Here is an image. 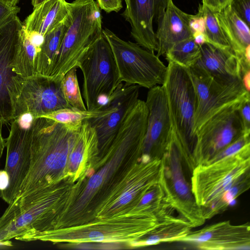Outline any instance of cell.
Wrapping results in <instances>:
<instances>
[{
	"instance_id": "obj_1",
	"label": "cell",
	"mask_w": 250,
	"mask_h": 250,
	"mask_svg": "<svg viewBox=\"0 0 250 250\" xmlns=\"http://www.w3.org/2000/svg\"><path fill=\"white\" fill-rule=\"evenodd\" d=\"M148 111L142 104L133 106L127 113L113 142L103 158H107L103 167L84 184L79 181L70 191L66 203L58 216L56 224L59 227L77 225L96 197L108 187L111 178L123 166L127 158H139L147 126ZM104 193V192H103Z\"/></svg>"
},
{
	"instance_id": "obj_2",
	"label": "cell",
	"mask_w": 250,
	"mask_h": 250,
	"mask_svg": "<svg viewBox=\"0 0 250 250\" xmlns=\"http://www.w3.org/2000/svg\"><path fill=\"white\" fill-rule=\"evenodd\" d=\"M82 124H63L44 117L34 119L29 168L14 201L31 196L63 180L70 181L67 171L68 156Z\"/></svg>"
},
{
	"instance_id": "obj_3",
	"label": "cell",
	"mask_w": 250,
	"mask_h": 250,
	"mask_svg": "<svg viewBox=\"0 0 250 250\" xmlns=\"http://www.w3.org/2000/svg\"><path fill=\"white\" fill-rule=\"evenodd\" d=\"M190 184L206 220L225 211L250 188V145L212 163L198 166Z\"/></svg>"
},
{
	"instance_id": "obj_4",
	"label": "cell",
	"mask_w": 250,
	"mask_h": 250,
	"mask_svg": "<svg viewBox=\"0 0 250 250\" xmlns=\"http://www.w3.org/2000/svg\"><path fill=\"white\" fill-rule=\"evenodd\" d=\"M151 215L140 211L104 219H94L82 224L49 229L35 236L30 241L53 244L115 243L128 248L152 230L159 223Z\"/></svg>"
},
{
	"instance_id": "obj_5",
	"label": "cell",
	"mask_w": 250,
	"mask_h": 250,
	"mask_svg": "<svg viewBox=\"0 0 250 250\" xmlns=\"http://www.w3.org/2000/svg\"><path fill=\"white\" fill-rule=\"evenodd\" d=\"M60 183L21 202L9 204L0 217V241L30 242L47 229L63 206L71 188Z\"/></svg>"
},
{
	"instance_id": "obj_6",
	"label": "cell",
	"mask_w": 250,
	"mask_h": 250,
	"mask_svg": "<svg viewBox=\"0 0 250 250\" xmlns=\"http://www.w3.org/2000/svg\"><path fill=\"white\" fill-rule=\"evenodd\" d=\"M163 169L162 159L142 154L129 164L115 183L104 193L93 215L101 219L136 211L143 195L159 183Z\"/></svg>"
},
{
	"instance_id": "obj_7",
	"label": "cell",
	"mask_w": 250,
	"mask_h": 250,
	"mask_svg": "<svg viewBox=\"0 0 250 250\" xmlns=\"http://www.w3.org/2000/svg\"><path fill=\"white\" fill-rule=\"evenodd\" d=\"M167 102L172 127L177 135L176 146L187 172L191 174L196 166L192 158L195 96L187 68L168 62L162 84Z\"/></svg>"
},
{
	"instance_id": "obj_8",
	"label": "cell",
	"mask_w": 250,
	"mask_h": 250,
	"mask_svg": "<svg viewBox=\"0 0 250 250\" xmlns=\"http://www.w3.org/2000/svg\"><path fill=\"white\" fill-rule=\"evenodd\" d=\"M68 5L67 26L50 76L59 80L77 68L82 57L103 35L100 8L95 0H75Z\"/></svg>"
},
{
	"instance_id": "obj_9",
	"label": "cell",
	"mask_w": 250,
	"mask_h": 250,
	"mask_svg": "<svg viewBox=\"0 0 250 250\" xmlns=\"http://www.w3.org/2000/svg\"><path fill=\"white\" fill-rule=\"evenodd\" d=\"M77 67L83 75V96L87 110L101 109L122 83L111 47L103 35L82 57Z\"/></svg>"
},
{
	"instance_id": "obj_10",
	"label": "cell",
	"mask_w": 250,
	"mask_h": 250,
	"mask_svg": "<svg viewBox=\"0 0 250 250\" xmlns=\"http://www.w3.org/2000/svg\"><path fill=\"white\" fill-rule=\"evenodd\" d=\"M103 34L111 47L122 83L148 89L163 84L167 66L154 52L121 39L108 29H103Z\"/></svg>"
},
{
	"instance_id": "obj_11",
	"label": "cell",
	"mask_w": 250,
	"mask_h": 250,
	"mask_svg": "<svg viewBox=\"0 0 250 250\" xmlns=\"http://www.w3.org/2000/svg\"><path fill=\"white\" fill-rule=\"evenodd\" d=\"M13 86L9 90L13 120L29 113L36 118L60 109L72 108L65 100L61 88V80L36 75L12 77Z\"/></svg>"
},
{
	"instance_id": "obj_12",
	"label": "cell",
	"mask_w": 250,
	"mask_h": 250,
	"mask_svg": "<svg viewBox=\"0 0 250 250\" xmlns=\"http://www.w3.org/2000/svg\"><path fill=\"white\" fill-rule=\"evenodd\" d=\"M240 102L218 112L196 131L192 151L196 167L217 161L227 147L244 133H250L246 132L241 121L238 112Z\"/></svg>"
},
{
	"instance_id": "obj_13",
	"label": "cell",
	"mask_w": 250,
	"mask_h": 250,
	"mask_svg": "<svg viewBox=\"0 0 250 250\" xmlns=\"http://www.w3.org/2000/svg\"><path fill=\"white\" fill-rule=\"evenodd\" d=\"M162 159L163 169L159 183L166 202L192 228L202 226L206 220L192 194L190 184L185 175V169L171 135Z\"/></svg>"
},
{
	"instance_id": "obj_14",
	"label": "cell",
	"mask_w": 250,
	"mask_h": 250,
	"mask_svg": "<svg viewBox=\"0 0 250 250\" xmlns=\"http://www.w3.org/2000/svg\"><path fill=\"white\" fill-rule=\"evenodd\" d=\"M195 96V132L211 117L224 108L250 96L241 79L230 83H221L191 67L187 68Z\"/></svg>"
},
{
	"instance_id": "obj_15",
	"label": "cell",
	"mask_w": 250,
	"mask_h": 250,
	"mask_svg": "<svg viewBox=\"0 0 250 250\" xmlns=\"http://www.w3.org/2000/svg\"><path fill=\"white\" fill-rule=\"evenodd\" d=\"M140 86L121 83L104 106L107 112L87 121L96 131L100 156H104L117 133L127 113L139 100Z\"/></svg>"
},
{
	"instance_id": "obj_16",
	"label": "cell",
	"mask_w": 250,
	"mask_h": 250,
	"mask_svg": "<svg viewBox=\"0 0 250 250\" xmlns=\"http://www.w3.org/2000/svg\"><path fill=\"white\" fill-rule=\"evenodd\" d=\"M31 137L32 125L30 127H23L16 119L12 121L5 140L6 157L4 168L9 176V184L5 190L0 191V197L8 205L17 197L28 171Z\"/></svg>"
},
{
	"instance_id": "obj_17",
	"label": "cell",
	"mask_w": 250,
	"mask_h": 250,
	"mask_svg": "<svg viewBox=\"0 0 250 250\" xmlns=\"http://www.w3.org/2000/svg\"><path fill=\"white\" fill-rule=\"evenodd\" d=\"M145 103L148 116L143 154L152 158L162 159L168 145L172 128L163 85H158L149 89Z\"/></svg>"
},
{
	"instance_id": "obj_18",
	"label": "cell",
	"mask_w": 250,
	"mask_h": 250,
	"mask_svg": "<svg viewBox=\"0 0 250 250\" xmlns=\"http://www.w3.org/2000/svg\"><path fill=\"white\" fill-rule=\"evenodd\" d=\"M179 242L201 250H250V226L249 223L233 225L224 221L190 231Z\"/></svg>"
},
{
	"instance_id": "obj_19",
	"label": "cell",
	"mask_w": 250,
	"mask_h": 250,
	"mask_svg": "<svg viewBox=\"0 0 250 250\" xmlns=\"http://www.w3.org/2000/svg\"><path fill=\"white\" fill-rule=\"evenodd\" d=\"M23 27L17 15L11 16L0 25V125L13 121L9 90L13 86L11 64Z\"/></svg>"
},
{
	"instance_id": "obj_20",
	"label": "cell",
	"mask_w": 250,
	"mask_h": 250,
	"mask_svg": "<svg viewBox=\"0 0 250 250\" xmlns=\"http://www.w3.org/2000/svg\"><path fill=\"white\" fill-rule=\"evenodd\" d=\"M125 8L121 14L131 26V35L136 43L154 52L157 42L154 21L167 0H124Z\"/></svg>"
},
{
	"instance_id": "obj_21",
	"label": "cell",
	"mask_w": 250,
	"mask_h": 250,
	"mask_svg": "<svg viewBox=\"0 0 250 250\" xmlns=\"http://www.w3.org/2000/svg\"><path fill=\"white\" fill-rule=\"evenodd\" d=\"M200 55L192 66L224 83L241 79L239 59L232 50L223 49L209 43L200 46Z\"/></svg>"
},
{
	"instance_id": "obj_22",
	"label": "cell",
	"mask_w": 250,
	"mask_h": 250,
	"mask_svg": "<svg viewBox=\"0 0 250 250\" xmlns=\"http://www.w3.org/2000/svg\"><path fill=\"white\" fill-rule=\"evenodd\" d=\"M99 158L98 140L94 128L87 120L83 122L75 144L68 159L67 167L69 179L73 183L82 180L93 171L92 167ZM89 177V176H88Z\"/></svg>"
},
{
	"instance_id": "obj_23",
	"label": "cell",
	"mask_w": 250,
	"mask_h": 250,
	"mask_svg": "<svg viewBox=\"0 0 250 250\" xmlns=\"http://www.w3.org/2000/svg\"><path fill=\"white\" fill-rule=\"evenodd\" d=\"M190 15L179 9L172 0H167L155 21L157 23L156 55L158 57L165 55L174 44L192 37L189 26Z\"/></svg>"
},
{
	"instance_id": "obj_24",
	"label": "cell",
	"mask_w": 250,
	"mask_h": 250,
	"mask_svg": "<svg viewBox=\"0 0 250 250\" xmlns=\"http://www.w3.org/2000/svg\"><path fill=\"white\" fill-rule=\"evenodd\" d=\"M69 11L68 2L65 0H47L33 7L22 22L23 28L44 37L65 20Z\"/></svg>"
},
{
	"instance_id": "obj_25",
	"label": "cell",
	"mask_w": 250,
	"mask_h": 250,
	"mask_svg": "<svg viewBox=\"0 0 250 250\" xmlns=\"http://www.w3.org/2000/svg\"><path fill=\"white\" fill-rule=\"evenodd\" d=\"M215 13L231 49L240 61H245L244 53L250 45V26L238 17L230 4Z\"/></svg>"
},
{
	"instance_id": "obj_26",
	"label": "cell",
	"mask_w": 250,
	"mask_h": 250,
	"mask_svg": "<svg viewBox=\"0 0 250 250\" xmlns=\"http://www.w3.org/2000/svg\"><path fill=\"white\" fill-rule=\"evenodd\" d=\"M192 228L185 219L172 215L159 222L150 232L131 243L130 248L157 245L164 242H179Z\"/></svg>"
},
{
	"instance_id": "obj_27",
	"label": "cell",
	"mask_w": 250,
	"mask_h": 250,
	"mask_svg": "<svg viewBox=\"0 0 250 250\" xmlns=\"http://www.w3.org/2000/svg\"><path fill=\"white\" fill-rule=\"evenodd\" d=\"M67 26V17L62 23L44 36L37 57L38 75L51 76L57 53Z\"/></svg>"
},
{
	"instance_id": "obj_28",
	"label": "cell",
	"mask_w": 250,
	"mask_h": 250,
	"mask_svg": "<svg viewBox=\"0 0 250 250\" xmlns=\"http://www.w3.org/2000/svg\"><path fill=\"white\" fill-rule=\"evenodd\" d=\"M200 51V46L195 43L192 37L174 44L165 55L168 62L188 68L196 62Z\"/></svg>"
},
{
	"instance_id": "obj_29",
	"label": "cell",
	"mask_w": 250,
	"mask_h": 250,
	"mask_svg": "<svg viewBox=\"0 0 250 250\" xmlns=\"http://www.w3.org/2000/svg\"><path fill=\"white\" fill-rule=\"evenodd\" d=\"M198 9L200 10L204 17V34L208 43L221 49L232 50L218 22L215 12L203 4H199Z\"/></svg>"
},
{
	"instance_id": "obj_30",
	"label": "cell",
	"mask_w": 250,
	"mask_h": 250,
	"mask_svg": "<svg viewBox=\"0 0 250 250\" xmlns=\"http://www.w3.org/2000/svg\"><path fill=\"white\" fill-rule=\"evenodd\" d=\"M107 112L104 105L102 108L92 111L81 110L74 108L60 109L42 117L66 125L82 124L83 121L100 116Z\"/></svg>"
},
{
	"instance_id": "obj_31",
	"label": "cell",
	"mask_w": 250,
	"mask_h": 250,
	"mask_svg": "<svg viewBox=\"0 0 250 250\" xmlns=\"http://www.w3.org/2000/svg\"><path fill=\"white\" fill-rule=\"evenodd\" d=\"M61 88L67 103L71 107L86 110L79 88L77 75V67L67 72L61 80Z\"/></svg>"
},
{
	"instance_id": "obj_32",
	"label": "cell",
	"mask_w": 250,
	"mask_h": 250,
	"mask_svg": "<svg viewBox=\"0 0 250 250\" xmlns=\"http://www.w3.org/2000/svg\"><path fill=\"white\" fill-rule=\"evenodd\" d=\"M230 4L238 17L250 26V0H232Z\"/></svg>"
},
{
	"instance_id": "obj_33",
	"label": "cell",
	"mask_w": 250,
	"mask_h": 250,
	"mask_svg": "<svg viewBox=\"0 0 250 250\" xmlns=\"http://www.w3.org/2000/svg\"><path fill=\"white\" fill-rule=\"evenodd\" d=\"M250 96L240 102L238 112L246 132H250Z\"/></svg>"
},
{
	"instance_id": "obj_34",
	"label": "cell",
	"mask_w": 250,
	"mask_h": 250,
	"mask_svg": "<svg viewBox=\"0 0 250 250\" xmlns=\"http://www.w3.org/2000/svg\"><path fill=\"white\" fill-rule=\"evenodd\" d=\"M189 26L193 34L196 32L204 33L205 29V19L201 12L198 9L195 15H190L189 20Z\"/></svg>"
},
{
	"instance_id": "obj_35",
	"label": "cell",
	"mask_w": 250,
	"mask_h": 250,
	"mask_svg": "<svg viewBox=\"0 0 250 250\" xmlns=\"http://www.w3.org/2000/svg\"><path fill=\"white\" fill-rule=\"evenodd\" d=\"M20 8L12 6L4 0H0V25L12 15H17Z\"/></svg>"
},
{
	"instance_id": "obj_36",
	"label": "cell",
	"mask_w": 250,
	"mask_h": 250,
	"mask_svg": "<svg viewBox=\"0 0 250 250\" xmlns=\"http://www.w3.org/2000/svg\"><path fill=\"white\" fill-rule=\"evenodd\" d=\"M101 9L106 13L118 12L123 7L122 0H96Z\"/></svg>"
},
{
	"instance_id": "obj_37",
	"label": "cell",
	"mask_w": 250,
	"mask_h": 250,
	"mask_svg": "<svg viewBox=\"0 0 250 250\" xmlns=\"http://www.w3.org/2000/svg\"><path fill=\"white\" fill-rule=\"evenodd\" d=\"M232 0H202L206 5L214 12H218L229 5Z\"/></svg>"
},
{
	"instance_id": "obj_38",
	"label": "cell",
	"mask_w": 250,
	"mask_h": 250,
	"mask_svg": "<svg viewBox=\"0 0 250 250\" xmlns=\"http://www.w3.org/2000/svg\"><path fill=\"white\" fill-rule=\"evenodd\" d=\"M9 184V176L7 172L3 169L0 170V191L5 190Z\"/></svg>"
},
{
	"instance_id": "obj_39",
	"label": "cell",
	"mask_w": 250,
	"mask_h": 250,
	"mask_svg": "<svg viewBox=\"0 0 250 250\" xmlns=\"http://www.w3.org/2000/svg\"><path fill=\"white\" fill-rule=\"evenodd\" d=\"M193 39L199 46H201L205 43L208 42L205 35L203 33L196 32L192 34Z\"/></svg>"
},
{
	"instance_id": "obj_40",
	"label": "cell",
	"mask_w": 250,
	"mask_h": 250,
	"mask_svg": "<svg viewBox=\"0 0 250 250\" xmlns=\"http://www.w3.org/2000/svg\"><path fill=\"white\" fill-rule=\"evenodd\" d=\"M241 80L245 89L250 92V70L243 73L241 76Z\"/></svg>"
},
{
	"instance_id": "obj_41",
	"label": "cell",
	"mask_w": 250,
	"mask_h": 250,
	"mask_svg": "<svg viewBox=\"0 0 250 250\" xmlns=\"http://www.w3.org/2000/svg\"><path fill=\"white\" fill-rule=\"evenodd\" d=\"M5 146V140L3 139L0 131V159L2 155L3 151Z\"/></svg>"
},
{
	"instance_id": "obj_42",
	"label": "cell",
	"mask_w": 250,
	"mask_h": 250,
	"mask_svg": "<svg viewBox=\"0 0 250 250\" xmlns=\"http://www.w3.org/2000/svg\"><path fill=\"white\" fill-rule=\"evenodd\" d=\"M46 0H31V3L33 7H35Z\"/></svg>"
},
{
	"instance_id": "obj_43",
	"label": "cell",
	"mask_w": 250,
	"mask_h": 250,
	"mask_svg": "<svg viewBox=\"0 0 250 250\" xmlns=\"http://www.w3.org/2000/svg\"><path fill=\"white\" fill-rule=\"evenodd\" d=\"M9 4L12 6H16L17 4L19 2V0H4Z\"/></svg>"
}]
</instances>
